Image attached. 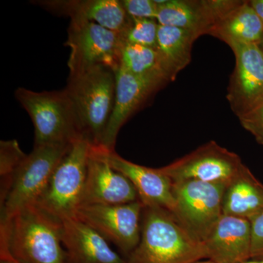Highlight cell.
<instances>
[{"label":"cell","instance_id":"obj_13","mask_svg":"<svg viewBox=\"0 0 263 263\" xmlns=\"http://www.w3.org/2000/svg\"><path fill=\"white\" fill-rule=\"evenodd\" d=\"M157 23L209 34L216 23L240 1L237 0H155Z\"/></svg>","mask_w":263,"mask_h":263},{"label":"cell","instance_id":"obj_28","mask_svg":"<svg viewBox=\"0 0 263 263\" xmlns=\"http://www.w3.org/2000/svg\"><path fill=\"white\" fill-rule=\"evenodd\" d=\"M249 2L263 24V0H251Z\"/></svg>","mask_w":263,"mask_h":263},{"label":"cell","instance_id":"obj_27","mask_svg":"<svg viewBox=\"0 0 263 263\" xmlns=\"http://www.w3.org/2000/svg\"><path fill=\"white\" fill-rule=\"evenodd\" d=\"M252 226L251 258L263 257V211L250 220Z\"/></svg>","mask_w":263,"mask_h":263},{"label":"cell","instance_id":"obj_14","mask_svg":"<svg viewBox=\"0 0 263 263\" xmlns=\"http://www.w3.org/2000/svg\"><path fill=\"white\" fill-rule=\"evenodd\" d=\"M138 200V192L131 181L109 164L100 147L92 145L81 206L119 205Z\"/></svg>","mask_w":263,"mask_h":263},{"label":"cell","instance_id":"obj_8","mask_svg":"<svg viewBox=\"0 0 263 263\" xmlns=\"http://www.w3.org/2000/svg\"><path fill=\"white\" fill-rule=\"evenodd\" d=\"M66 46L70 53L67 66L70 74L96 67L114 71L120 66L119 55L122 42L120 34L87 21L70 20Z\"/></svg>","mask_w":263,"mask_h":263},{"label":"cell","instance_id":"obj_25","mask_svg":"<svg viewBox=\"0 0 263 263\" xmlns=\"http://www.w3.org/2000/svg\"><path fill=\"white\" fill-rule=\"evenodd\" d=\"M122 3L130 18H157L158 5L155 0H123Z\"/></svg>","mask_w":263,"mask_h":263},{"label":"cell","instance_id":"obj_24","mask_svg":"<svg viewBox=\"0 0 263 263\" xmlns=\"http://www.w3.org/2000/svg\"><path fill=\"white\" fill-rule=\"evenodd\" d=\"M159 24L154 19L130 18L120 34L122 44L157 48Z\"/></svg>","mask_w":263,"mask_h":263},{"label":"cell","instance_id":"obj_1","mask_svg":"<svg viewBox=\"0 0 263 263\" xmlns=\"http://www.w3.org/2000/svg\"><path fill=\"white\" fill-rule=\"evenodd\" d=\"M62 221L37 203L0 224V257L18 263H67Z\"/></svg>","mask_w":263,"mask_h":263},{"label":"cell","instance_id":"obj_17","mask_svg":"<svg viewBox=\"0 0 263 263\" xmlns=\"http://www.w3.org/2000/svg\"><path fill=\"white\" fill-rule=\"evenodd\" d=\"M67 263H127L96 230L77 218L62 221Z\"/></svg>","mask_w":263,"mask_h":263},{"label":"cell","instance_id":"obj_16","mask_svg":"<svg viewBox=\"0 0 263 263\" xmlns=\"http://www.w3.org/2000/svg\"><path fill=\"white\" fill-rule=\"evenodd\" d=\"M207 259L214 263H243L251 258L252 226L249 219L221 216L204 240Z\"/></svg>","mask_w":263,"mask_h":263},{"label":"cell","instance_id":"obj_22","mask_svg":"<svg viewBox=\"0 0 263 263\" xmlns=\"http://www.w3.org/2000/svg\"><path fill=\"white\" fill-rule=\"evenodd\" d=\"M119 62V67L134 75L160 78L167 82L173 81L157 48L122 44Z\"/></svg>","mask_w":263,"mask_h":263},{"label":"cell","instance_id":"obj_21","mask_svg":"<svg viewBox=\"0 0 263 263\" xmlns=\"http://www.w3.org/2000/svg\"><path fill=\"white\" fill-rule=\"evenodd\" d=\"M198 37L191 31L159 24L157 49L173 81L191 62L192 48Z\"/></svg>","mask_w":263,"mask_h":263},{"label":"cell","instance_id":"obj_10","mask_svg":"<svg viewBox=\"0 0 263 263\" xmlns=\"http://www.w3.org/2000/svg\"><path fill=\"white\" fill-rule=\"evenodd\" d=\"M245 166L237 154L212 141L160 169L173 182L195 180L228 185Z\"/></svg>","mask_w":263,"mask_h":263},{"label":"cell","instance_id":"obj_12","mask_svg":"<svg viewBox=\"0 0 263 263\" xmlns=\"http://www.w3.org/2000/svg\"><path fill=\"white\" fill-rule=\"evenodd\" d=\"M167 81L132 74L122 67L116 72L115 103L100 146L113 152L119 131L135 112Z\"/></svg>","mask_w":263,"mask_h":263},{"label":"cell","instance_id":"obj_33","mask_svg":"<svg viewBox=\"0 0 263 263\" xmlns=\"http://www.w3.org/2000/svg\"><path fill=\"white\" fill-rule=\"evenodd\" d=\"M260 263H263V260L262 261V262H261Z\"/></svg>","mask_w":263,"mask_h":263},{"label":"cell","instance_id":"obj_20","mask_svg":"<svg viewBox=\"0 0 263 263\" xmlns=\"http://www.w3.org/2000/svg\"><path fill=\"white\" fill-rule=\"evenodd\" d=\"M262 211L263 184L245 166L227 185L223 197V214L250 220Z\"/></svg>","mask_w":263,"mask_h":263},{"label":"cell","instance_id":"obj_15","mask_svg":"<svg viewBox=\"0 0 263 263\" xmlns=\"http://www.w3.org/2000/svg\"><path fill=\"white\" fill-rule=\"evenodd\" d=\"M109 164L125 176L138 192L144 207H157L172 213L175 200L173 181L160 168H151L129 162L115 151L109 152L99 146Z\"/></svg>","mask_w":263,"mask_h":263},{"label":"cell","instance_id":"obj_6","mask_svg":"<svg viewBox=\"0 0 263 263\" xmlns=\"http://www.w3.org/2000/svg\"><path fill=\"white\" fill-rule=\"evenodd\" d=\"M71 146L72 143L34 146V149L15 171L8 195L0 203V224L26 205L37 203Z\"/></svg>","mask_w":263,"mask_h":263},{"label":"cell","instance_id":"obj_3","mask_svg":"<svg viewBox=\"0 0 263 263\" xmlns=\"http://www.w3.org/2000/svg\"><path fill=\"white\" fill-rule=\"evenodd\" d=\"M65 89L75 107L84 138L93 146H100L115 103L116 71L100 66L70 74Z\"/></svg>","mask_w":263,"mask_h":263},{"label":"cell","instance_id":"obj_19","mask_svg":"<svg viewBox=\"0 0 263 263\" xmlns=\"http://www.w3.org/2000/svg\"><path fill=\"white\" fill-rule=\"evenodd\" d=\"M209 34L228 46L233 43L259 45L263 37V24L249 1H240L216 23Z\"/></svg>","mask_w":263,"mask_h":263},{"label":"cell","instance_id":"obj_11","mask_svg":"<svg viewBox=\"0 0 263 263\" xmlns=\"http://www.w3.org/2000/svg\"><path fill=\"white\" fill-rule=\"evenodd\" d=\"M234 71L230 77L227 99L238 119L263 102V51L257 44L233 43Z\"/></svg>","mask_w":263,"mask_h":263},{"label":"cell","instance_id":"obj_31","mask_svg":"<svg viewBox=\"0 0 263 263\" xmlns=\"http://www.w3.org/2000/svg\"><path fill=\"white\" fill-rule=\"evenodd\" d=\"M259 47L261 48V49H262V51H263V37L262 39V41H261L260 43H259Z\"/></svg>","mask_w":263,"mask_h":263},{"label":"cell","instance_id":"obj_5","mask_svg":"<svg viewBox=\"0 0 263 263\" xmlns=\"http://www.w3.org/2000/svg\"><path fill=\"white\" fill-rule=\"evenodd\" d=\"M91 147V142L85 138L72 143L37 202L62 221L76 218L81 207Z\"/></svg>","mask_w":263,"mask_h":263},{"label":"cell","instance_id":"obj_9","mask_svg":"<svg viewBox=\"0 0 263 263\" xmlns=\"http://www.w3.org/2000/svg\"><path fill=\"white\" fill-rule=\"evenodd\" d=\"M143 208L141 200L119 205H82L76 218L117 246L126 259L141 240Z\"/></svg>","mask_w":263,"mask_h":263},{"label":"cell","instance_id":"obj_32","mask_svg":"<svg viewBox=\"0 0 263 263\" xmlns=\"http://www.w3.org/2000/svg\"><path fill=\"white\" fill-rule=\"evenodd\" d=\"M243 263H260L258 262H255V261H247V262Z\"/></svg>","mask_w":263,"mask_h":263},{"label":"cell","instance_id":"obj_4","mask_svg":"<svg viewBox=\"0 0 263 263\" xmlns=\"http://www.w3.org/2000/svg\"><path fill=\"white\" fill-rule=\"evenodd\" d=\"M15 98L31 118L34 146L72 143L84 138L75 107L65 89L38 92L20 87L15 90Z\"/></svg>","mask_w":263,"mask_h":263},{"label":"cell","instance_id":"obj_23","mask_svg":"<svg viewBox=\"0 0 263 263\" xmlns=\"http://www.w3.org/2000/svg\"><path fill=\"white\" fill-rule=\"evenodd\" d=\"M27 155L15 140L0 142V203L4 201L11 186L13 175Z\"/></svg>","mask_w":263,"mask_h":263},{"label":"cell","instance_id":"obj_18","mask_svg":"<svg viewBox=\"0 0 263 263\" xmlns=\"http://www.w3.org/2000/svg\"><path fill=\"white\" fill-rule=\"evenodd\" d=\"M38 5L55 14L67 15L70 20L94 22L119 34L130 19L119 0H53L39 1Z\"/></svg>","mask_w":263,"mask_h":263},{"label":"cell","instance_id":"obj_2","mask_svg":"<svg viewBox=\"0 0 263 263\" xmlns=\"http://www.w3.org/2000/svg\"><path fill=\"white\" fill-rule=\"evenodd\" d=\"M207 259L205 245L165 209L144 207L141 240L127 263H194Z\"/></svg>","mask_w":263,"mask_h":263},{"label":"cell","instance_id":"obj_30","mask_svg":"<svg viewBox=\"0 0 263 263\" xmlns=\"http://www.w3.org/2000/svg\"><path fill=\"white\" fill-rule=\"evenodd\" d=\"M194 263H214L212 261L209 260V259H207V260L204 261L203 259L202 260L197 261V262H195Z\"/></svg>","mask_w":263,"mask_h":263},{"label":"cell","instance_id":"obj_26","mask_svg":"<svg viewBox=\"0 0 263 263\" xmlns=\"http://www.w3.org/2000/svg\"><path fill=\"white\" fill-rule=\"evenodd\" d=\"M239 121L242 127L263 146V102L252 111L240 117Z\"/></svg>","mask_w":263,"mask_h":263},{"label":"cell","instance_id":"obj_29","mask_svg":"<svg viewBox=\"0 0 263 263\" xmlns=\"http://www.w3.org/2000/svg\"><path fill=\"white\" fill-rule=\"evenodd\" d=\"M0 263H18L14 259H12L10 257H0Z\"/></svg>","mask_w":263,"mask_h":263},{"label":"cell","instance_id":"obj_7","mask_svg":"<svg viewBox=\"0 0 263 263\" xmlns=\"http://www.w3.org/2000/svg\"><path fill=\"white\" fill-rule=\"evenodd\" d=\"M226 186L195 180L173 182L175 205L171 214L195 239L203 243L223 215Z\"/></svg>","mask_w":263,"mask_h":263}]
</instances>
